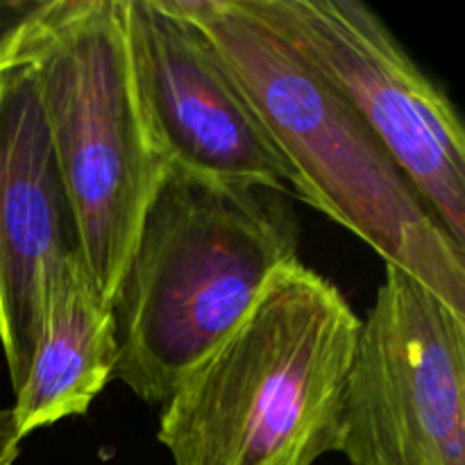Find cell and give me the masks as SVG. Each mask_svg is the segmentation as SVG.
Instances as JSON below:
<instances>
[{
    "label": "cell",
    "mask_w": 465,
    "mask_h": 465,
    "mask_svg": "<svg viewBox=\"0 0 465 465\" xmlns=\"http://www.w3.org/2000/svg\"><path fill=\"white\" fill-rule=\"evenodd\" d=\"M300 236L286 191L163 166L112 295V380L163 407L272 272L300 262Z\"/></svg>",
    "instance_id": "cell-1"
},
{
    "label": "cell",
    "mask_w": 465,
    "mask_h": 465,
    "mask_svg": "<svg viewBox=\"0 0 465 465\" xmlns=\"http://www.w3.org/2000/svg\"><path fill=\"white\" fill-rule=\"evenodd\" d=\"M361 318L300 262L272 272L239 325L163 404L173 465H313L339 452Z\"/></svg>",
    "instance_id": "cell-2"
},
{
    "label": "cell",
    "mask_w": 465,
    "mask_h": 465,
    "mask_svg": "<svg viewBox=\"0 0 465 465\" xmlns=\"http://www.w3.org/2000/svg\"><path fill=\"white\" fill-rule=\"evenodd\" d=\"M173 3L218 50L295 173V191L465 316V248L357 112L241 0Z\"/></svg>",
    "instance_id": "cell-3"
},
{
    "label": "cell",
    "mask_w": 465,
    "mask_h": 465,
    "mask_svg": "<svg viewBox=\"0 0 465 465\" xmlns=\"http://www.w3.org/2000/svg\"><path fill=\"white\" fill-rule=\"evenodd\" d=\"M82 262L112 304L163 162L132 84L123 0H66L30 62Z\"/></svg>",
    "instance_id": "cell-4"
},
{
    "label": "cell",
    "mask_w": 465,
    "mask_h": 465,
    "mask_svg": "<svg viewBox=\"0 0 465 465\" xmlns=\"http://www.w3.org/2000/svg\"><path fill=\"white\" fill-rule=\"evenodd\" d=\"M371 127L465 248V127L450 95L361 0H241Z\"/></svg>",
    "instance_id": "cell-5"
},
{
    "label": "cell",
    "mask_w": 465,
    "mask_h": 465,
    "mask_svg": "<svg viewBox=\"0 0 465 465\" xmlns=\"http://www.w3.org/2000/svg\"><path fill=\"white\" fill-rule=\"evenodd\" d=\"M352 465H465V316L386 263L343 393Z\"/></svg>",
    "instance_id": "cell-6"
},
{
    "label": "cell",
    "mask_w": 465,
    "mask_h": 465,
    "mask_svg": "<svg viewBox=\"0 0 465 465\" xmlns=\"http://www.w3.org/2000/svg\"><path fill=\"white\" fill-rule=\"evenodd\" d=\"M123 25L141 116L163 166L295 189V173L218 50L173 0H123Z\"/></svg>",
    "instance_id": "cell-7"
},
{
    "label": "cell",
    "mask_w": 465,
    "mask_h": 465,
    "mask_svg": "<svg viewBox=\"0 0 465 465\" xmlns=\"http://www.w3.org/2000/svg\"><path fill=\"white\" fill-rule=\"evenodd\" d=\"M82 257L35 73H0V345L18 393L39 339L48 275Z\"/></svg>",
    "instance_id": "cell-8"
},
{
    "label": "cell",
    "mask_w": 465,
    "mask_h": 465,
    "mask_svg": "<svg viewBox=\"0 0 465 465\" xmlns=\"http://www.w3.org/2000/svg\"><path fill=\"white\" fill-rule=\"evenodd\" d=\"M118 348L112 304L95 291L82 257L53 268L44 291L39 339L12 413L21 439L82 416L112 380Z\"/></svg>",
    "instance_id": "cell-9"
},
{
    "label": "cell",
    "mask_w": 465,
    "mask_h": 465,
    "mask_svg": "<svg viewBox=\"0 0 465 465\" xmlns=\"http://www.w3.org/2000/svg\"><path fill=\"white\" fill-rule=\"evenodd\" d=\"M66 0H0V73L30 62L41 32Z\"/></svg>",
    "instance_id": "cell-10"
},
{
    "label": "cell",
    "mask_w": 465,
    "mask_h": 465,
    "mask_svg": "<svg viewBox=\"0 0 465 465\" xmlns=\"http://www.w3.org/2000/svg\"><path fill=\"white\" fill-rule=\"evenodd\" d=\"M21 440L12 409H0V465H14Z\"/></svg>",
    "instance_id": "cell-11"
}]
</instances>
